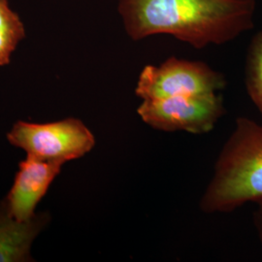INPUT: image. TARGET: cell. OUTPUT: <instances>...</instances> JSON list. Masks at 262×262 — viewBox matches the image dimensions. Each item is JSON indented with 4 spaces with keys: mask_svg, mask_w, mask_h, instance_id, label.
Segmentation results:
<instances>
[{
    "mask_svg": "<svg viewBox=\"0 0 262 262\" xmlns=\"http://www.w3.org/2000/svg\"><path fill=\"white\" fill-rule=\"evenodd\" d=\"M118 11L134 41L167 34L203 49L252 29L255 0H120Z\"/></svg>",
    "mask_w": 262,
    "mask_h": 262,
    "instance_id": "6da1fadb",
    "label": "cell"
},
{
    "mask_svg": "<svg viewBox=\"0 0 262 262\" xmlns=\"http://www.w3.org/2000/svg\"><path fill=\"white\" fill-rule=\"evenodd\" d=\"M262 198V124L240 117L199 201L204 214L230 213Z\"/></svg>",
    "mask_w": 262,
    "mask_h": 262,
    "instance_id": "7a4b0ae2",
    "label": "cell"
},
{
    "mask_svg": "<svg viewBox=\"0 0 262 262\" xmlns=\"http://www.w3.org/2000/svg\"><path fill=\"white\" fill-rule=\"evenodd\" d=\"M10 144L43 160L67 161L81 159L93 150L95 137L79 119L67 118L47 123L18 121L6 134Z\"/></svg>",
    "mask_w": 262,
    "mask_h": 262,
    "instance_id": "3957f363",
    "label": "cell"
},
{
    "mask_svg": "<svg viewBox=\"0 0 262 262\" xmlns=\"http://www.w3.org/2000/svg\"><path fill=\"white\" fill-rule=\"evenodd\" d=\"M141 120L157 130L205 134L226 113L224 98L216 93L146 99L137 108Z\"/></svg>",
    "mask_w": 262,
    "mask_h": 262,
    "instance_id": "277c9868",
    "label": "cell"
},
{
    "mask_svg": "<svg viewBox=\"0 0 262 262\" xmlns=\"http://www.w3.org/2000/svg\"><path fill=\"white\" fill-rule=\"evenodd\" d=\"M226 86L225 76L203 61L170 56L159 66L148 64L139 74L135 94L142 100L216 93Z\"/></svg>",
    "mask_w": 262,
    "mask_h": 262,
    "instance_id": "5b68a950",
    "label": "cell"
},
{
    "mask_svg": "<svg viewBox=\"0 0 262 262\" xmlns=\"http://www.w3.org/2000/svg\"><path fill=\"white\" fill-rule=\"evenodd\" d=\"M63 165L59 161L43 160L31 156H27V159L19 162V171L5 197L10 213L15 219L26 221L36 214V207Z\"/></svg>",
    "mask_w": 262,
    "mask_h": 262,
    "instance_id": "8992f818",
    "label": "cell"
},
{
    "mask_svg": "<svg viewBox=\"0 0 262 262\" xmlns=\"http://www.w3.org/2000/svg\"><path fill=\"white\" fill-rule=\"evenodd\" d=\"M51 221L48 212L19 221L10 213L5 199L0 201V262L34 261L31 247Z\"/></svg>",
    "mask_w": 262,
    "mask_h": 262,
    "instance_id": "52a82bcc",
    "label": "cell"
},
{
    "mask_svg": "<svg viewBox=\"0 0 262 262\" xmlns=\"http://www.w3.org/2000/svg\"><path fill=\"white\" fill-rule=\"evenodd\" d=\"M25 36V26L11 8L9 0H0V66L9 64L12 54Z\"/></svg>",
    "mask_w": 262,
    "mask_h": 262,
    "instance_id": "ba28073f",
    "label": "cell"
},
{
    "mask_svg": "<svg viewBox=\"0 0 262 262\" xmlns=\"http://www.w3.org/2000/svg\"><path fill=\"white\" fill-rule=\"evenodd\" d=\"M245 82L250 98L262 116V30L253 36L248 48Z\"/></svg>",
    "mask_w": 262,
    "mask_h": 262,
    "instance_id": "9c48e42d",
    "label": "cell"
},
{
    "mask_svg": "<svg viewBox=\"0 0 262 262\" xmlns=\"http://www.w3.org/2000/svg\"><path fill=\"white\" fill-rule=\"evenodd\" d=\"M255 203L257 207L253 213V224L262 243V198Z\"/></svg>",
    "mask_w": 262,
    "mask_h": 262,
    "instance_id": "30bf717a",
    "label": "cell"
}]
</instances>
